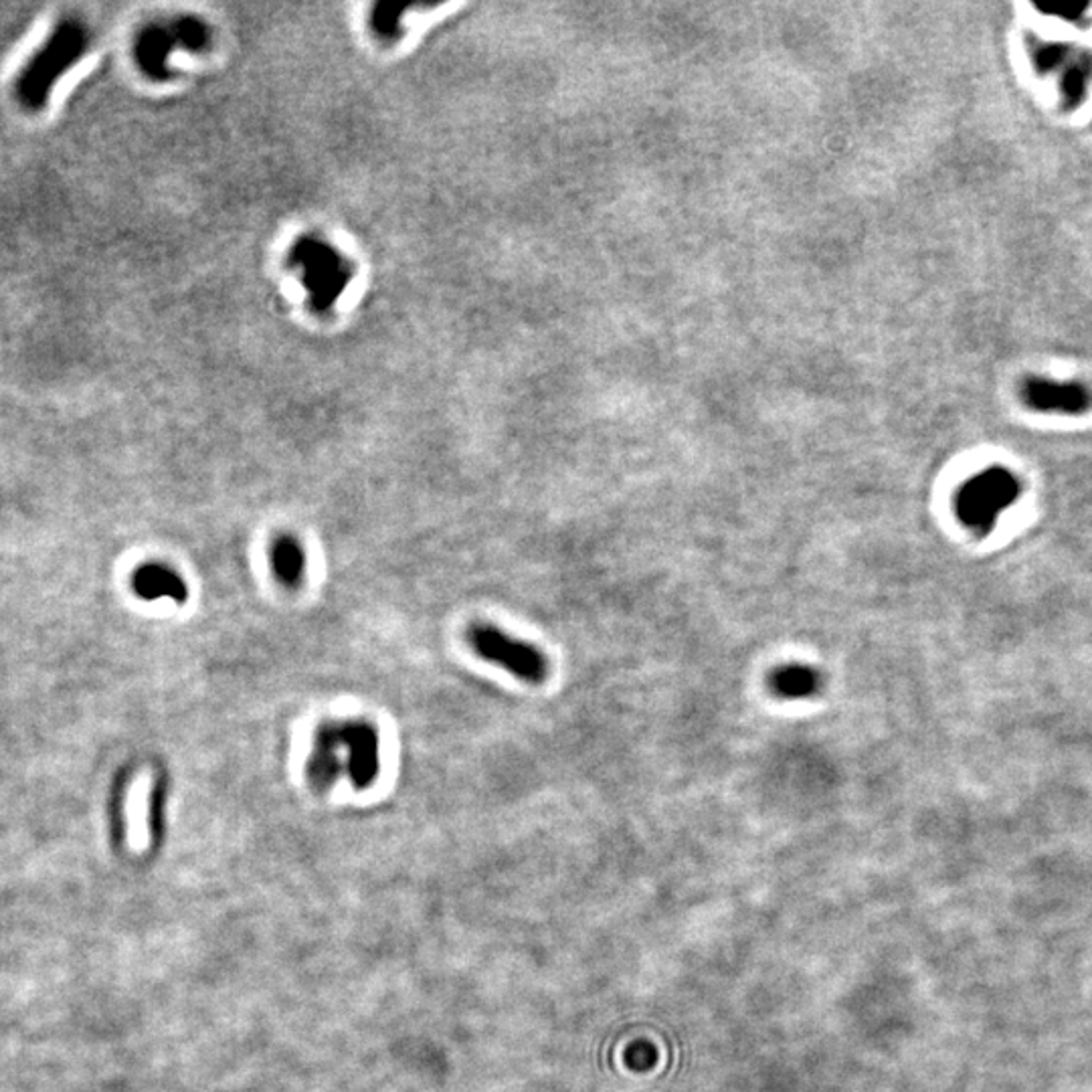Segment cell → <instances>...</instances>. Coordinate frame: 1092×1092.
<instances>
[{
  "mask_svg": "<svg viewBox=\"0 0 1092 1092\" xmlns=\"http://www.w3.org/2000/svg\"><path fill=\"white\" fill-rule=\"evenodd\" d=\"M92 45V33L78 17L61 19L43 45L29 58L14 78L12 93L23 110H43L58 81L75 68Z\"/></svg>",
  "mask_w": 1092,
  "mask_h": 1092,
  "instance_id": "cell-1",
  "label": "cell"
},
{
  "mask_svg": "<svg viewBox=\"0 0 1092 1092\" xmlns=\"http://www.w3.org/2000/svg\"><path fill=\"white\" fill-rule=\"evenodd\" d=\"M1022 492L1020 480L1006 468H989L963 483L957 494V517L967 529L988 534Z\"/></svg>",
  "mask_w": 1092,
  "mask_h": 1092,
  "instance_id": "cell-2",
  "label": "cell"
},
{
  "mask_svg": "<svg viewBox=\"0 0 1092 1092\" xmlns=\"http://www.w3.org/2000/svg\"><path fill=\"white\" fill-rule=\"evenodd\" d=\"M468 642L486 662L507 670L514 678L530 686H541L549 678V657L537 645L518 640L492 623H473Z\"/></svg>",
  "mask_w": 1092,
  "mask_h": 1092,
  "instance_id": "cell-3",
  "label": "cell"
},
{
  "mask_svg": "<svg viewBox=\"0 0 1092 1092\" xmlns=\"http://www.w3.org/2000/svg\"><path fill=\"white\" fill-rule=\"evenodd\" d=\"M298 272L304 277L306 288L314 296V304L326 308L345 292L350 274L346 269L345 257L334 252V247L318 239L302 242L294 255Z\"/></svg>",
  "mask_w": 1092,
  "mask_h": 1092,
  "instance_id": "cell-4",
  "label": "cell"
},
{
  "mask_svg": "<svg viewBox=\"0 0 1092 1092\" xmlns=\"http://www.w3.org/2000/svg\"><path fill=\"white\" fill-rule=\"evenodd\" d=\"M345 773L357 789H368L379 779L380 736L377 726L368 721L343 723Z\"/></svg>",
  "mask_w": 1092,
  "mask_h": 1092,
  "instance_id": "cell-5",
  "label": "cell"
},
{
  "mask_svg": "<svg viewBox=\"0 0 1092 1092\" xmlns=\"http://www.w3.org/2000/svg\"><path fill=\"white\" fill-rule=\"evenodd\" d=\"M1023 402L1038 414L1082 415L1092 407V395L1082 382L1032 377L1022 385Z\"/></svg>",
  "mask_w": 1092,
  "mask_h": 1092,
  "instance_id": "cell-6",
  "label": "cell"
},
{
  "mask_svg": "<svg viewBox=\"0 0 1092 1092\" xmlns=\"http://www.w3.org/2000/svg\"><path fill=\"white\" fill-rule=\"evenodd\" d=\"M306 773H308V782L316 792H328L345 773L343 723H324L318 726Z\"/></svg>",
  "mask_w": 1092,
  "mask_h": 1092,
  "instance_id": "cell-7",
  "label": "cell"
},
{
  "mask_svg": "<svg viewBox=\"0 0 1092 1092\" xmlns=\"http://www.w3.org/2000/svg\"><path fill=\"white\" fill-rule=\"evenodd\" d=\"M154 783L146 775H136L126 795V841L132 851L149 850L152 841L150 809H152Z\"/></svg>",
  "mask_w": 1092,
  "mask_h": 1092,
  "instance_id": "cell-8",
  "label": "cell"
},
{
  "mask_svg": "<svg viewBox=\"0 0 1092 1092\" xmlns=\"http://www.w3.org/2000/svg\"><path fill=\"white\" fill-rule=\"evenodd\" d=\"M826 678L821 670L807 664H785L773 670L769 691L782 701H809L824 691Z\"/></svg>",
  "mask_w": 1092,
  "mask_h": 1092,
  "instance_id": "cell-9",
  "label": "cell"
},
{
  "mask_svg": "<svg viewBox=\"0 0 1092 1092\" xmlns=\"http://www.w3.org/2000/svg\"><path fill=\"white\" fill-rule=\"evenodd\" d=\"M134 591L146 601L166 598L178 605L188 601L186 581L166 564H144L134 575Z\"/></svg>",
  "mask_w": 1092,
  "mask_h": 1092,
  "instance_id": "cell-10",
  "label": "cell"
},
{
  "mask_svg": "<svg viewBox=\"0 0 1092 1092\" xmlns=\"http://www.w3.org/2000/svg\"><path fill=\"white\" fill-rule=\"evenodd\" d=\"M269 559H272V571H274L279 585L286 586L289 591H296L304 585L306 571H308V559H306L304 544L296 537L279 534L276 541L272 542Z\"/></svg>",
  "mask_w": 1092,
  "mask_h": 1092,
  "instance_id": "cell-11",
  "label": "cell"
},
{
  "mask_svg": "<svg viewBox=\"0 0 1092 1092\" xmlns=\"http://www.w3.org/2000/svg\"><path fill=\"white\" fill-rule=\"evenodd\" d=\"M1040 11L1047 12V14H1057V17H1062V19H1069V21H1079V19H1081L1082 12L1086 11V7H1076V4H1064V7H1057V9H1052V7H1042Z\"/></svg>",
  "mask_w": 1092,
  "mask_h": 1092,
  "instance_id": "cell-12",
  "label": "cell"
}]
</instances>
